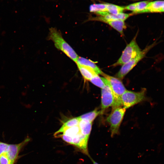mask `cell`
<instances>
[{"mask_svg":"<svg viewBox=\"0 0 164 164\" xmlns=\"http://www.w3.org/2000/svg\"><path fill=\"white\" fill-rule=\"evenodd\" d=\"M107 12L112 14H118L123 13L125 7L110 3H106Z\"/></svg>","mask_w":164,"mask_h":164,"instance_id":"17","label":"cell"},{"mask_svg":"<svg viewBox=\"0 0 164 164\" xmlns=\"http://www.w3.org/2000/svg\"><path fill=\"white\" fill-rule=\"evenodd\" d=\"M150 0L139 2L136 3V9L135 11L133 13H141L142 11L146 8Z\"/></svg>","mask_w":164,"mask_h":164,"instance_id":"20","label":"cell"},{"mask_svg":"<svg viewBox=\"0 0 164 164\" xmlns=\"http://www.w3.org/2000/svg\"><path fill=\"white\" fill-rule=\"evenodd\" d=\"M9 159L6 153L0 155V164H9Z\"/></svg>","mask_w":164,"mask_h":164,"instance_id":"22","label":"cell"},{"mask_svg":"<svg viewBox=\"0 0 164 164\" xmlns=\"http://www.w3.org/2000/svg\"><path fill=\"white\" fill-rule=\"evenodd\" d=\"M132 15V14L121 13L118 14H112L108 12L103 13L102 15L91 18V20L101 21L105 22L107 21L120 20L124 21Z\"/></svg>","mask_w":164,"mask_h":164,"instance_id":"10","label":"cell"},{"mask_svg":"<svg viewBox=\"0 0 164 164\" xmlns=\"http://www.w3.org/2000/svg\"><path fill=\"white\" fill-rule=\"evenodd\" d=\"M153 44L145 48L135 57L128 63L122 65L120 70L117 74V77L120 79H123L125 76L131 71L133 68L145 56L147 53L153 46Z\"/></svg>","mask_w":164,"mask_h":164,"instance_id":"7","label":"cell"},{"mask_svg":"<svg viewBox=\"0 0 164 164\" xmlns=\"http://www.w3.org/2000/svg\"><path fill=\"white\" fill-rule=\"evenodd\" d=\"M76 63L91 68L98 75H102L104 73L94 62L85 58L79 56Z\"/></svg>","mask_w":164,"mask_h":164,"instance_id":"12","label":"cell"},{"mask_svg":"<svg viewBox=\"0 0 164 164\" xmlns=\"http://www.w3.org/2000/svg\"><path fill=\"white\" fill-rule=\"evenodd\" d=\"M104 22L107 23L115 29L121 35H123V30L126 28L124 21L120 20H113L107 21Z\"/></svg>","mask_w":164,"mask_h":164,"instance_id":"15","label":"cell"},{"mask_svg":"<svg viewBox=\"0 0 164 164\" xmlns=\"http://www.w3.org/2000/svg\"><path fill=\"white\" fill-rule=\"evenodd\" d=\"M164 12V5L162 9L161 12Z\"/></svg>","mask_w":164,"mask_h":164,"instance_id":"27","label":"cell"},{"mask_svg":"<svg viewBox=\"0 0 164 164\" xmlns=\"http://www.w3.org/2000/svg\"><path fill=\"white\" fill-rule=\"evenodd\" d=\"M132 0V1H138V0Z\"/></svg>","mask_w":164,"mask_h":164,"instance_id":"28","label":"cell"},{"mask_svg":"<svg viewBox=\"0 0 164 164\" xmlns=\"http://www.w3.org/2000/svg\"><path fill=\"white\" fill-rule=\"evenodd\" d=\"M162 145L160 144L158 145L157 147V152L159 153L160 152L161 150Z\"/></svg>","mask_w":164,"mask_h":164,"instance_id":"25","label":"cell"},{"mask_svg":"<svg viewBox=\"0 0 164 164\" xmlns=\"http://www.w3.org/2000/svg\"><path fill=\"white\" fill-rule=\"evenodd\" d=\"M136 9V3L130 4L126 7H125V9L127 10L132 11V13L135 12Z\"/></svg>","mask_w":164,"mask_h":164,"instance_id":"24","label":"cell"},{"mask_svg":"<svg viewBox=\"0 0 164 164\" xmlns=\"http://www.w3.org/2000/svg\"><path fill=\"white\" fill-rule=\"evenodd\" d=\"M93 84L102 89L106 86L107 80L104 77H101L97 74L94 76L90 80Z\"/></svg>","mask_w":164,"mask_h":164,"instance_id":"18","label":"cell"},{"mask_svg":"<svg viewBox=\"0 0 164 164\" xmlns=\"http://www.w3.org/2000/svg\"><path fill=\"white\" fill-rule=\"evenodd\" d=\"M114 97L108 81L105 86L101 90V110L102 114L104 110L110 107H112L114 103Z\"/></svg>","mask_w":164,"mask_h":164,"instance_id":"8","label":"cell"},{"mask_svg":"<svg viewBox=\"0 0 164 164\" xmlns=\"http://www.w3.org/2000/svg\"><path fill=\"white\" fill-rule=\"evenodd\" d=\"M80 119L79 118H74L70 119L63 123L62 127L69 128L78 126Z\"/></svg>","mask_w":164,"mask_h":164,"instance_id":"21","label":"cell"},{"mask_svg":"<svg viewBox=\"0 0 164 164\" xmlns=\"http://www.w3.org/2000/svg\"><path fill=\"white\" fill-rule=\"evenodd\" d=\"M146 89H143L139 92H133L126 90L121 97L123 108L125 109L139 103L145 98Z\"/></svg>","mask_w":164,"mask_h":164,"instance_id":"6","label":"cell"},{"mask_svg":"<svg viewBox=\"0 0 164 164\" xmlns=\"http://www.w3.org/2000/svg\"><path fill=\"white\" fill-rule=\"evenodd\" d=\"M77 65L79 70L85 80L90 81L94 76L97 74L94 71L89 67Z\"/></svg>","mask_w":164,"mask_h":164,"instance_id":"14","label":"cell"},{"mask_svg":"<svg viewBox=\"0 0 164 164\" xmlns=\"http://www.w3.org/2000/svg\"><path fill=\"white\" fill-rule=\"evenodd\" d=\"M164 5V0H158L150 1L145 9L141 13H147L161 12Z\"/></svg>","mask_w":164,"mask_h":164,"instance_id":"11","label":"cell"},{"mask_svg":"<svg viewBox=\"0 0 164 164\" xmlns=\"http://www.w3.org/2000/svg\"><path fill=\"white\" fill-rule=\"evenodd\" d=\"M91 159L93 164H99L96 161L93 160L92 158H91Z\"/></svg>","mask_w":164,"mask_h":164,"instance_id":"26","label":"cell"},{"mask_svg":"<svg viewBox=\"0 0 164 164\" xmlns=\"http://www.w3.org/2000/svg\"><path fill=\"white\" fill-rule=\"evenodd\" d=\"M89 11L98 14L102 12H107L106 3H95L91 5L89 7Z\"/></svg>","mask_w":164,"mask_h":164,"instance_id":"16","label":"cell"},{"mask_svg":"<svg viewBox=\"0 0 164 164\" xmlns=\"http://www.w3.org/2000/svg\"><path fill=\"white\" fill-rule=\"evenodd\" d=\"M9 144L0 141V155L6 153Z\"/></svg>","mask_w":164,"mask_h":164,"instance_id":"23","label":"cell"},{"mask_svg":"<svg viewBox=\"0 0 164 164\" xmlns=\"http://www.w3.org/2000/svg\"><path fill=\"white\" fill-rule=\"evenodd\" d=\"M56 138H60L65 142L77 148L88 155V138L82 134L79 126L69 128L61 127L54 134Z\"/></svg>","mask_w":164,"mask_h":164,"instance_id":"1","label":"cell"},{"mask_svg":"<svg viewBox=\"0 0 164 164\" xmlns=\"http://www.w3.org/2000/svg\"><path fill=\"white\" fill-rule=\"evenodd\" d=\"M101 114V111L95 109L92 111L84 114L78 117L80 119H85L92 122L96 117Z\"/></svg>","mask_w":164,"mask_h":164,"instance_id":"19","label":"cell"},{"mask_svg":"<svg viewBox=\"0 0 164 164\" xmlns=\"http://www.w3.org/2000/svg\"><path fill=\"white\" fill-rule=\"evenodd\" d=\"M136 36L127 45L120 58L113 66L122 65L135 57L141 52L142 50L136 43Z\"/></svg>","mask_w":164,"mask_h":164,"instance_id":"4","label":"cell"},{"mask_svg":"<svg viewBox=\"0 0 164 164\" xmlns=\"http://www.w3.org/2000/svg\"><path fill=\"white\" fill-rule=\"evenodd\" d=\"M48 38L49 40L53 41L57 49L62 51L74 62H76L79 56L56 28L52 27L49 29Z\"/></svg>","mask_w":164,"mask_h":164,"instance_id":"2","label":"cell"},{"mask_svg":"<svg viewBox=\"0 0 164 164\" xmlns=\"http://www.w3.org/2000/svg\"><path fill=\"white\" fill-rule=\"evenodd\" d=\"M126 109L121 107L116 108L112 109L111 113L108 117L107 121L110 125L111 136L118 133Z\"/></svg>","mask_w":164,"mask_h":164,"instance_id":"5","label":"cell"},{"mask_svg":"<svg viewBox=\"0 0 164 164\" xmlns=\"http://www.w3.org/2000/svg\"><path fill=\"white\" fill-rule=\"evenodd\" d=\"M92 123L87 120L80 119L78 126L80 132L83 135L88 138L91 130Z\"/></svg>","mask_w":164,"mask_h":164,"instance_id":"13","label":"cell"},{"mask_svg":"<svg viewBox=\"0 0 164 164\" xmlns=\"http://www.w3.org/2000/svg\"><path fill=\"white\" fill-rule=\"evenodd\" d=\"M108 81L114 97V103L112 109L121 107L122 104L121 97L127 90L121 81L117 78L110 76L103 73L102 74Z\"/></svg>","mask_w":164,"mask_h":164,"instance_id":"3","label":"cell"},{"mask_svg":"<svg viewBox=\"0 0 164 164\" xmlns=\"http://www.w3.org/2000/svg\"><path fill=\"white\" fill-rule=\"evenodd\" d=\"M29 140V138H28L19 144H9L6 153L9 161V164L14 163L20 151Z\"/></svg>","mask_w":164,"mask_h":164,"instance_id":"9","label":"cell"}]
</instances>
